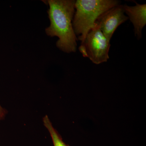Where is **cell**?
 <instances>
[{
    "label": "cell",
    "instance_id": "cell-1",
    "mask_svg": "<svg viewBox=\"0 0 146 146\" xmlns=\"http://www.w3.org/2000/svg\"><path fill=\"white\" fill-rule=\"evenodd\" d=\"M75 1L74 0L47 1L50 25L45 29L46 34L50 37H58L56 47L67 53L76 52L77 46V37L72 25Z\"/></svg>",
    "mask_w": 146,
    "mask_h": 146
},
{
    "label": "cell",
    "instance_id": "cell-2",
    "mask_svg": "<svg viewBox=\"0 0 146 146\" xmlns=\"http://www.w3.org/2000/svg\"><path fill=\"white\" fill-rule=\"evenodd\" d=\"M119 3L120 2L116 0L76 1L72 25L76 35L78 36V40L83 42L102 13Z\"/></svg>",
    "mask_w": 146,
    "mask_h": 146
},
{
    "label": "cell",
    "instance_id": "cell-3",
    "mask_svg": "<svg viewBox=\"0 0 146 146\" xmlns=\"http://www.w3.org/2000/svg\"><path fill=\"white\" fill-rule=\"evenodd\" d=\"M110 44L96 24L89 31L79 50L84 57L89 58L93 63L100 64L109 58Z\"/></svg>",
    "mask_w": 146,
    "mask_h": 146
},
{
    "label": "cell",
    "instance_id": "cell-4",
    "mask_svg": "<svg viewBox=\"0 0 146 146\" xmlns=\"http://www.w3.org/2000/svg\"><path fill=\"white\" fill-rule=\"evenodd\" d=\"M128 19L127 16L125 14L123 5H119L102 13L97 19L95 24L99 27L110 42L116 29Z\"/></svg>",
    "mask_w": 146,
    "mask_h": 146
},
{
    "label": "cell",
    "instance_id": "cell-5",
    "mask_svg": "<svg viewBox=\"0 0 146 146\" xmlns=\"http://www.w3.org/2000/svg\"><path fill=\"white\" fill-rule=\"evenodd\" d=\"M136 5L130 6L123 5L125 13L127 15L134 27V33L137 39L142 37V30L146 25V5L139 4L136 1Z\"/></svg>",
    "mask_w": 146,
    "mask_h": 146
},
{
    "label": "cell",
    "instance_id": "cell-6",
    "mask_svg": "<svg viewBox=\"0 0 146 146\" xmlns=\"http://www.w3.org/2000/svg\"><path fill=\"white\" fill-rule=\"evenodd\" d=\"M43 122L44 126L47 129L50 135L54 146H70L63 141L60 134L53 126L48 115H45L43 117Z\"/></svg>",
    "mask_w": 146,
    "mask_h": 146
},
{
    "label": "cell",
    "instance_id": "cell-7",
    "mask_svg": "<svg viewBox=\"0 0 146 146\" xmlns=\"http://www.w3.org/2000/svg\"><path fill=\"white\" fill-rule=\"evenodd\" d=\"M8 112L5 108H3L0 104V121H2L5 119Z\"/></svg>",
    "mask_w": 146,
    "mask_h": 146
}]
</instances>
